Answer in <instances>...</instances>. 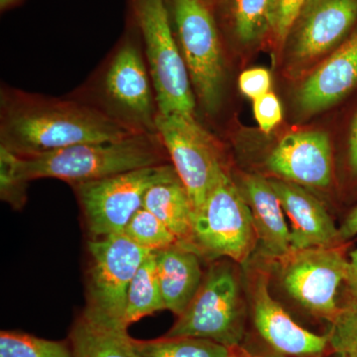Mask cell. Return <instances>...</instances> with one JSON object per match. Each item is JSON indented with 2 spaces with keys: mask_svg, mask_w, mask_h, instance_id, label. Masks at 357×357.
I'll list each match as a JSON object with an SVG mask.
<instances>
[{
  "mask_svg": "<svg viewBox=\"0 0 357 357\" xmlns=\"http://www.w3.org/2000/svg\"><path fill=\"white\" fill-rule=\"evenodd\" d=\"M135 131L91 103L13 89L0 96V146L20 157L128 137Z\"/></svg>",
  "mask_w": 357,
  "mask_h": 357,
  "instance_id": "cell-1",
  "label": "cell"
},
{
  "mask_svg": "<svg viewBox=\"0 0 357 357\" xmlns=\"http://www.w3.org/2000/svg\"><path fill=\"white\" fill-rule=\"evenodd\" d=\"M164 151L158 133H136L122 139L75 145L21 158L29 182L54 178L74 185L162 165Z\"/></svg>",
  "mask_w": 357,
  "mask_h": 357,
  "instance_id": "cell-2",
  "label": "cell"
},
{
  "mask_svg": "<svg viewBox=\"0 0 357 357\" xmlns=\"http://www.w3.org/2000/svg\"><path fill=\"white\" fill-rule=\"evenodd\" d=\"M161 114H195L194 91L166 0H130Z\"/></svg>",
  "mask_w": 357,
  "mask_h": 357,
  "instance_id": "cell-3",
  "label": "cell"
},
{
  "mask_svg": "<svg viewBox=\"0 0 357 357\" xmlns=\"http://www.w3.org/2000/svg\"><path fill=\"white\" fill-rule=\"evenodd\" d=\"M244 333L245 309L238 277L231 265L220 262L204 274L191 304L165 335L204 338L237 349Z\"/></svg>",
  "mask_w": 357,
  "mask_h": 357,
  "instance_id": "cell-4",
  "label": "cell"
},
{
  "mask_svg": "<svg viewBox=\"0 0 357 357\" xmlns=\"http://www.w3.org/2000/svg\"><path fill=\"white\" fill-rule=\"evenodd\" d=\"M86 278V305L82 314L109 328H124L129 285L152 251L140 248L124 234L91 238Z\"/></svg>",
  "mask_w": 357,
  "mask_h": 357,
  "instance_id": "cell-5",
  "label": "cell"
},
{
  "mask_svg": "<svg viewBox=\"0 0 357 357\" xmlns=\"http://www.w3.org/2000/svg\"><path fill=\"white\" fill-rule=\"evenodd\" d=\"M252 215L243 192L223 171L192 218L195 252L208 259L227 257L244 263L255 248Z\"/></svg>",
  "mask_w": 357,
  "mask_h": 357,
  "instance_id": "cell-6",
  "label": "cell"
},
{
  "mask_svg": "<svg viewBox=\"0 0 357 357\" xmlns=\"http://www.w3.org/2000/svg\"><path fill=\"white\" fill-rule=\"evenodd\" d=\"M181 53L202 107L215 114L222 100L225 61L215 18L204 0H171Z\"/></svg>",
  "mask_w": 357,
  "mask_h": 357,
  "instance_id": "cell-7",
  "label": "cell"
},
{
  "mask_svg": "<svg viewBox=\"0 0 357 357\" xmlns=\"http://www.w3.org/2000/svg\"><path fill=\"white\" fill-rule=\"evenodd\" d=\"M98 109L138 133H157L159 114L147 63L137 44L121 42L103 72Z\"/></svg>",
  "mask_w": 357,
  "mask_h": 357,
  "instance_id": "cell-8",
  "label": "cell"
},
{
  "mask_svg": "<svg viewBox=\"0 0 357 357\" xmlns=\"http://www.w3.org/2000/svg\"><path fill=\"white\" fill-rule=\"evenodd\" d=\"M170 167L167 164L147 167L72 185L91 238L123 234L131 218L143 208L147 190Z\"/></svg>",
  "mask_w": 357,
  "mask_h": 357,
  "instance_id": "cell-9",
  "label": "cell"
},
{
  "mask_svg": "<svg viewBox=\"0 0 357 357\" xmlns=\"http://www.w3.org/2000/svg\"><path fill=\"white\" fill-rule=\"evenodd\" d=\"M156 131L189 192L195 213L203 206L225 171L217 143L199 126L195 114L159 112Z\"/></svg>",
  "mask_w": 357,
  "mask_h": 357,
  "instance_id": "cell-10",
  "label": "cell"
},
{
  "mask_svg": "<svg viewBox=\"0 0 357 357\" xmlns=\"http://www.w3.org/2000/svg\"><path fill=\"white\" fill-rule=\"evenodd\" d=\"M280 278L294 300L312 316L332 323L340 307L338 288L347 282L349 261L338 246L291 250L281 259Z\"/></svg>",
  "mask_w": 357,
  "mask_h": 357,
  "instance_id": "cell-11",
  "label": "cell"
},
{
  "mask_svg": "<svg viewBox=\"0 0 357 357\" xmlns=\"http://www.w3.org/2000/svg\"><path fill=\"white\" fill-rule=\"evenodd\" d=\"M253 323L260 337L279 356L325 357L331 351L330 335H317L301 326L269 291V277L258 273L251 288Z\"/></svg>",
  "mask_w": 357,
  "mask_h": 357,
  "instance_id": "cell-12",
  "label": "cell"
},
{
  "mask_svg": "<svg viewBox=\"0 0 357 357\" xmlns=\"http://www.w3.org/2000/svg\"><path fill=\"white\" fill-rule=\"evenodd\" d=\"M277 177L303 187L325 189L333 180V150L323 131L306 130L284 136L266 161Z\"/></svg>",
  "mask_w": 357,
  "mask_h": 357,
  "instance_id": "cell-13",
  "label": "cell"
},
{
  "mask_svg": "<svg viewBox=\"0 0 357 357\" xmlns=\"http://www.w3.org/2000/svg\"><path fill=\"white\" fill-rule=\"evenodd\" d=\"M357 20V0H310L295 27L292 55L310 63L332 50Z\"/></svg>",
  "mask_w": 357,
  "mask_h": 357,
  "instance_id": "cell-14",
  "label": "cell"
},
{
  "mask_svg": "<svg viewBox=\"0 0 357 357\" xmlns=\"http://www.w3.org/2000/svg\"><path fill=\"white\" fill-rule=\"evenodd\" d=\"M269 182L290 220L291 250L337 246L340 230L316 197L303 185L283 178H269Z\"/></svg>",
  "mask_w": 357,
  "mask_h": 357,
  "instance_id": "cell-15",
  "label": "cell"
},
{
  "mask_svg": "<svg viewBox=\"0 0 357 357\" xmlns=\"http://www.w3.org/2000/svg\"><path fill=\"white\" fill-rule=\"evenodd\" d=\"M357 84V29L302 84L298 110L305 116L319 114L342 100Z\"/></svg>",
  "mask_w": 357,
  "mask_h": 357,
  "instance_id": "cell-16",
  "label": "cell"
},
{
  "mask_svg": "<svg viewBox=\"0 0 357 357\" xmlns=\"http://www.w3.org/2000/svg\"><path fill=\"white\" fill-rule=\"evenodd\" d=\"M243 192L252 215L256 238L265 255L281 259L291 252L290 227L280 199L269 178L260 175L244 178Z\"/></svg>",
  "mask_w": 357,
  "mask_h": 357,
  "instance_id": "cell-17",
  "label": "cell"
},
{
  "mask_svg": "<svg viewBox=\"0 0 357 357\" xmlns=\"http://www.w3.org/2000/svg\"><path fill=\"white\" fill-rule=\"evenodd\" d=\"M154 255L166 310L181 316L203 283L201 256L180 245L154 251Z\"/></svg>",
  "mask_w": 357,
  "mask_h": 357,
  "instance_id": "cell-18",
  "label": "cell"
},
{
  "mask_svg": "<svg viewBox=\"0 0 357 357\" xmlns=\"http://www.w3.org/2000/svg\"><path fill=\"white\" fill-rule=\"evenodd\" d=\"M143 208L165 223L177 237L178 245L195 252L192 245L194 206L189 192L173 166L147 190Z\"/></svg>",
  "mask_w": 357,
  "mask_h": 357,
  "instance_id": "cell-19",
  "label": "cell"
},
{
  "mask_svg": "<svg viewBox=\"0 0 357 357\" xmlns=\"http://www.w3.org/2000/svg\"><path fill=\"white\" fill-rule=\"evenodd\" d=\"M74 357H138L128 330L100 325L81 314L70 328Z\"/></svg>",
  "mask_w": 357,
  "mask_h": 357,
  "instance_id": "cell-20",
  "label": "cell"
},
{
  "mask_svg": "<svg viewBox=\"0 0 357 357\" xmlns=\"http://www.w3.org/2000/svg\"><path fill=\"white\" fill-rule=\"evenodd\" d=\"M166 310L160 287L154 252L145 258L129 285L123 314V326L128 328L135 321L155 312Z\"/></svg>",
  "mask_w": 357,
  "mask_h": 357,
  "instance_id": "cell-21",
  "label": "cell"
},
{
  "mask_svg": "<svg viewBox=\"0 0 357 357\" xmlns=\"http://www.w3.org/2000/svg\"><path fill=\"white\" fill-rule=\"evenodd\" d=\"M138 357H234L237 349L204 338L164 337L156 340H134Z\"/></svg>",
  "mask_w": 357,
  "mask_h": 357,
  "instance_id": "cell-22",
  "label": "cell"
},
{
  "mask_svg": "<svg viewBox=\"0 0 357 357\" xmlns=\"http://www.w3.org/2000/svg\"><path fill=\"white\" fill-rule=\"evenodd\" d=\"M273 0H231L232 27L243 44L258 41L272 30Z\"/></svg>",
  "mask_w": 357,
  "mask_h": 357,
  "instance_id": "cell-23",
  "label": "cell"
},
{
  "mask_svg": "<svg viewBox=\"0 0 357 357\" xmlns=\"http://www.w3.org/2000/svg\"><path fill=\"white\" fill-rule=\"evenodd\" d=\"M0 357H74L64 342L46 340L16 331L0 333Z\"/></svg>",
  "mask_w": 357,
  "mask_h": 357,
  "instance_id": "cell-24",
  "label": "cell"
},
{
  "mask_svg": "<svg viewBox=\"0 0 357 357\" xmlns=\"http://www.w3.org/2000/svg\"><path fill=\"white\" fill-rule=\"evenodd\" d=\"M123 234L140 248L152 252L178 245L177 237L165 223L145 208L136 211Z\"/></svg>",
  "mask_w": 357,
  "mask_h": 357,
  "instance_id": "cell-25",
  "label": "cell"
},
{
  "mask_svg": "<svg viewBox=\"0 0 357 357\" xmlns=\"http://www.w3.org/2000/svg\"><path fill=\"white\" fill-rule=\"evenodd\" d=\"M331 325V351L337 356L357 357V291L351 290Z\"/></svg>",
  "mask_w": 357,
  "mask_h": 357,
  "instance_id": "cell-26",
  "label": "cell"
},
{
  "mask_svg": "<svg viewBox=\"0 0 357 357\" xmlns=\"http://www.w3.org/2000/svg\"><path fill=\"white\" fill-rule=\"evenodd\" d=\"M29 181L22 169V158L0 146V197L15 208H21L27 199Z\"/></svg>",
  "mask_w": 357,
  "mask_h": 357,
  "instance_id": "cell-27",
  "label": "cell"
},
{
  "mask_svg": "<svg viewBox=\"0 0 357 357\" xmlns=\"http://www.w3.org/2000/svg\"><path fill=\"white\" fill-rule=\"evenodd\" d=\"M310 0H273L272 30L275 38L285 44Z\"/></svg>",
  "mask_w": 357,
  "mask_h": 357,
  "instance_id": "cell-28",
  "label": "cell"
},
{
  "mask_svg": "<svg viewBox=\"0 0 357 357\" xmlns=\"http://www.w3.org/2000/svg\"><path fill=\"white\" fill-rule=\"evenodd\" d=\"M253 102V112L260 130L263 133L269 134L283 119L280 100L276 95L269 91Z\"/></svg>",
  "mask_w": 357,
  "mask_h": 357,
  "instance_id": "cell-29",
  "label": "cell"
},
{
  "mask_svg": "<svg viewBox=\"0 0 357 357\" xmlns=\"http://www.w3.org/2000/svg\"><path fill=\"white\" fill-rule=\"evenodd\" d=\"M271 84V74L264 68H253L244 70L239 77V89L241 93L253 100L269 93Z\"/></svg>",
  "mask_w": 357,
  "mask_h": 357,
  "instance_id": "cell-30",
  "label": "cell"
},
{
  "mask_svg": "<svg viewBox=\"0 0 357 357\" xmlns=\"http://www.w3.org/2000/svg\"><path fill=\"white\" fill-rule=\"evenodd\" d=\"M340 230V241H349L352 237L356 236L357 234V206L351 213L345 218L342 227L338 229Z\"/></svg>",
  "mask_w": 357,
  "mask_h": 357,
  "instance_id": "cell-31",
  "label": "cell"
},
{
  "mask_svg": "<svg viewBox=\"0 0 357 357\" xmlns=\"http://www.w3.org/2000/svg\"><path fill=\"white\" fill-rule=\"evenodd\" d=\"M349 165L354 175L357 176V112L352 119L349 139Z\"/></svg>",
  "mask_w": 357,
  "mask_h": 357,
  "instance_id": "cell-32",
  "label": "cell"
},
{
  "mask_svg": "<svg viewBox=\"0 0 357 357\" xmlns=\"http://www.w3.org/2000/svg\"><path fill=\"white\" fill-rule=\"evenodd\" d=\"M349 272L347 279L349 289L357 288V249L349 255Z\"/></svg>",
  "mask_w": 357,
  "mask_h": 357,
  "instance_id": "cell-33",
  "label": "cell"
},
{
  "mask_svg": "<svg viewBox=\"0 0 357 357\" xmlns=\"http://www.w3.org/2000/svg\"><path fill=\"white\" fill-rule=\"evenodd\" d=\"M21 0H0V8L2 11H6L7 9L13 8V6H17Z\"/></svg>",
  "mask_w": 357,
  "mask_h": 357,
  "instance_id": "cell-34",
  "label": "cell"
},
{
  "mask_svg": "<svg viewBox=\"0 0 357 357\" xmlns=\"http://www.w3.org/2000/svg\"><path fill=\"white\" fill-rule=\"evenodd\" d=\"M234 357H273V356H253V354H248V352L243 351V349L239 347L238 351H237L236 356ZM279 357H284L279 356Z\"/></svg>",
  "mask_w": 357,
  "mask_h": 357,
  "instance_id": "cell-35",
  "label": "cell"
},
{
  "mask_svg": "<svg viewBox=\"0 0 357 357\" xmlns=\"http://www.w3.org/2000/svg\"><path fill=\"white\" fill-rule=\"evenodd\" d=\"M349 290L357 291V288L356 289H349Z\"/></svg>",
  "mask_w": 357,
  "mask_h": 357,
  "instance_id": "cell-36",
  "label": "cell"
},
{
  "mask_svg": "<svg viewBox=\"0 0 357 357\" xmlns=\"http://www.w3.org/2000/svg\"><path fill=\"white\" fill-rule=\"evenodd\" d=\"M337 357H347V356H337Z\"/></svg>",
  "mask_w": 357,
  "mask_h": 357,
  "instance_id": "cell-37",
  "label": "cell"
},
{
  "mask_svg": "<svg viewBox=\"0 0 357 357\" xmlns=\"http://www.w3.org/2000/svg\"></svg>",
  "mask_w": 357,
  "mask_h": 357,
  "instance_id": "cell-38",
  "label": "cell"
}]
</instances>
